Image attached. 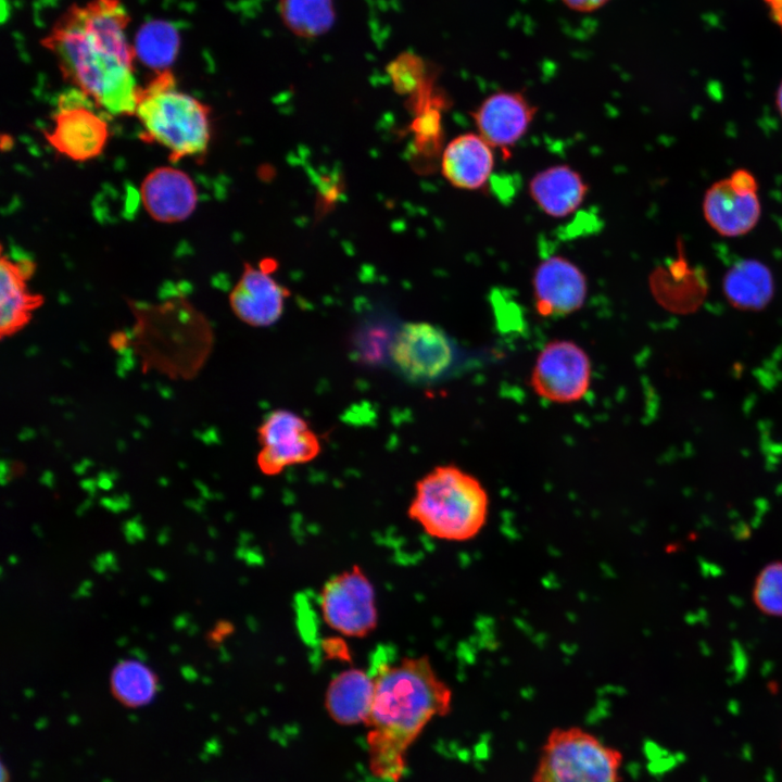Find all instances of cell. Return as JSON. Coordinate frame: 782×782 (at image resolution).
Here are the masks:
<instances>
[{"label":"cell","mask_w":782,"mask_h":782,"mask_svg":"<svg viewBox=\"0 0 782 782\" xmlns=\"http://www.w3.org/2000/svg\"><path fill=\"white\" fill-rule=\"evenodd\" d=\"M129 16L121 0L72 5L42 45L53 52L65 78L106 112L134 114L139 87L135 48L126 38Z\"/></svg>","instance_id":"6da1fadb"},{"label":"cell","mask_w":782,"mask_h":782,"mask_svg":"<svg viewBox=\"0 0 782 782\" xmlns=\"http://www.w3.org/2000/svg\"><path fill=\"white\" fill-rule=\"evenodd\" d=\"M374 698L365 727L368 768L382 782H400L409 747L428 723L452 709L451 688L428 656L380 664L373 674Z\"/></svg>","instance_id":"7a4b0ae2"},{"label":"cell","mask_w":782,"mask_h":782,"mask_svg":"<svg viewBox=\"0 0 782 782\" xmlns=\"http://www.w3.org/2000/svg\"><path fill=\"white\" fill-rule=\"evenodd\" d=\"M489 505L482 483L449 464L434 467L416 482L407 515L432 538L464 542L482 530Z\"/></svg>","instance_id":"3957f363"},{"label":"cell","mask_w":782,"mask_h":782,"mask_svg":"<svg viewBox=\"0 0 782 782\" xmlns=\"http://www.w3.org/2000/svg\"><path fill=\"white\" fill-rule=\"evenodd\" d=\"M134 114L142 125L143 140L166 148L173 162L206 152L210 108L179 91L169 70L157 72L146 87H139Z\"/></svg>","instance_id":"277c9868"},{"label":"cell","mask_w":782,"mask_h":782,"mask_svg":"<svg viewBox=\"0 0 782 782\" xmlns=\"http://www.w3.org/2000/svg\"><path fill=\"white\" fill-rule=\"evenodd\" d=\"M622 754L579 727L553 729L541 746L531 782H621Z\"/></svg>","instance_id":"5b68a950"},{"label":"cell","mask_w":782,"mask_h":782,"mask_svg":"<svg viewBox=\"0 0 782 782\" xmlns=\"http://www.w3.org/2000/svg\"><path fill=\"white\" fill-rule=\"evenodd\" d=\"M319 608L326 625L349 638H365L378 623L374 585L357 565L323 585Z\"/></svg>","instance_id":"8992f818"},{"label":"cell","mask_w":782,"mask_h":782,"mask_svg":"<svg viewBox=\"0 0 782 782\" xmlns=\"http://www.w3.org/2000/svg\"><path fill=\"white\" fill-rule=\"evenodd\" d=\"M592 366L589 355L570 340H553L537 356L530 384L542 399L559 404L581 400L589 391Z\"/></svg>","instance_id":"52a82bcc"},{"label":"cell","mask_w":782,"mask_h":782,"mask_svg":"<svg viewBox=\"0 0 782 782\" xmlns=\"http://www.w3.org/2000/svg\"><path fill=\"white\" fill-rule=\"evenodd\" d=\"M260 470L276 476L287 467L305 464L318 456L320 440L310 424L293 411H272L257 429Z\"/></svg>","instance_id":"ba28073f"},{"label":"cell","mask_w":782,"mask_h":782,"mask_svg":"<svg viewBox=\"0 0 782 782\" xmlns=\"http://www.w3.org/2000/svg\"><path fill=\"white\" fill-rule=\"evenodd\" d=\"M703 214L707 224L722 237H740L752 231L761 215L758 182L744 168L714 182L705 192Z\"/></svg>","instance_id":"9c48e42d"},{"label":"cell","mask_w":782,"mask_h":782,"mask_svg":"<svg viewBox=\"0 0 782 782\" xmlns=\"http://www.w3.org/2000/svg\"><path fill=\"white\" fill-rule=\"evenodd\" d=\"M88 100L81 91L63 94L53 115V125L45 133L46 140L56 152L77 162L100 155L110 137L106 121L87 104Z\"/></svg>","instance_id":"30bf717a"},{"label":"cell","mask_w":782,"mask_h":782,"mask_svg":"<svg viewBox=\"0 0 782 782\" xmlns=\"http://www.w3.org/2000/svg\"><path fill=\"white\" fill-rule=\"evenodd\" d=\"M390 358L401 374L415 381L441 377L454 361L451 339L439 327L427 321H407L391 339Z\"/></svg>","instance_id":"8fae6325"},{"label":"cell","mask_w":782,"mask_h":782,"mask_svg":"<svg viewBox=\"0 0 782 782\" xmlns=\"http://www.w3.org/2000/svg\"><path fill=\"white\" fill-rule=\"evenodd\" d=\"M532 290L540 315L562 317L581 308L586 299L588 282L573 262L562 255H552L535 267Z\"/></svg>","instance_id":"7c38bea8"},{"label":"cell","mask_w":782,"mask_h":782,"mask_svg":"<svg viewBox=\"0 0 782 782\" xmlns=\"http://www.w3.org/2000/svg\"><path fill=\"white\" fill-rule=\"evenodd\" d=\"M272 261L260 265L245 264L229 301L236 316L253 327L276 324L285 311L289 291L272 275Z\"/></svg>","instance_id":"4fadbf2b"},{"label":"cell","mask_w":782,"mask_h":782,"mask_svg":"<svg viewBox=\"0 0 782 782\" xmlns=\"http://www.w3.org/2000/svg\"><path fill=\"white\" fill-rule=\"evenodd\" d=\"M535 108L515 91L488 96L472 112L478 134L492 147L506 150L528 131Z\"/></svg>","instance_id":"5bb4252c"},{"label":"cell","mask_w":782,"mask_h":782,"mask_svg":"<svg viewBox=\"0 0 782 782\" xmlns=\"http://www.w3.org/2000/svg\"><path fill=\"white\" fill-rule=\"evenodd\" d=\"M141 202L148 214L161 223H177L195 210L198 192L185 172L161 166L150 172L140 186Z\"/></svg>","instance_id":"9a60e30c"},{"label":"cell","mask_w":782,"mask_h":782,"mask_svg":"<svg viewBox=\"0 0 782 782\" xmlns=\"http://www.w3.org/2000/svg\"><path fill=\"white\" fill-rule=\"evenodd\" d=\"M493 167V148L475 133L453 138L441 157L442 175L452 186L463 190L484 187L492 176Z\"/></svg>","instance_id":"2e32d148"},{"label":"cell","mask_w":782,"mask_h":782,"mask_svg":"<svg viewBox=\"0 0 782 782\" xmlns=\"http://www.w3.org/2000/svg\"><path fill=\"white\" fill-rule=\"evenodd\" d=\"M588 185L569 165L558 164L538 172L529 181V194L546 215L562 218L583 203Z\"/></svg>","instance_id":"e0dca14e"},{"label":"cell","mask_w":782,"mask_h":782,"mask_svg":"<svg viewBox=\"0 0 782 782\" xmlns=\"http://www.w3.org/2000/svg\"><path fill=\"white\" fill-rule=\"evenodd\" d=\"M375 682L373 674L358 668L341 671L329 682L325 708L340 726L366 724L369 717Z\"/></svg>","instance_id":"ac0fdd59"},{"label":"cell","mask_w":782,"mask_h":782,"mask_svg":"<svg viewBox=\"0 0 782 782\" xmlns=\"http://www.w3.org/2000/svg\"><path fill=\"white\" fill-rule=\"evenodd\" d=\"M34 272L29 260H12L2 255L0 266V321L2 335L11 333L22 326L40 298L31 294L26 280Z\"/></svg>","instance_id":"d6986e66"},{"label":"cell","mask_w":782,"mask_h":782,"mask_svg":"<svg viewBox=\"0 0 782 782\" xmlns=\"http://www.w3.org/2000/svg\"><path fill=\"white\" fill-rule=\"evenodd\" d=\"M722 289L733 306L740 310L759 311L772 299V274L760 261L741 260L726 273Z\"/></svg>","instance_id":"ffe728a7"},{"label":"cell","mask_w":782,"mask_h":782,"mask_svg":"<svg viewBox=\"0 0 782 782\" xmlns=\"http://www.w3.org/2000/svg\"><path fill=\"white\" fill-rule=\"evenodd\" d=\"M277 12L283 27L304 40L327 35L337 21L336 0H278Z\"/></svg>","instance_id":"44dd1931"},{"label":"cell","mask_w":782,"mask_h":782,"mask_svg":"<svg viewBox=\"0 0 782 782\" xmlns=\"http://www.w3.org/2000/svg\"><path fill=\"white\" fill-rule=\"evenodd\" d=\"M111 684L114 696L129 707L149 704L156 693L154 673L136 660L117 664L112 672Z\"/></svg>","instance_id":"7402d4cb"},{"label":"cell","mask_w":782,"mask_h":782,"mask_svg":"<svg viewBox=\"0 0 782 782\" xmlns=\"http://www.w3.org/2000/svg\"><path fill=\"white\" fill-rule=\"evenodd\" d=\"M175 28L164 22L144 25L137 36L136 55L149 67L162 72L174 61L178 50Z\"/></svg>","instance_id":"603a6c76"},{"label":"cell","mask_w":782,"mask_h":782,"mask_svg":"<svg viewBox=\"0 0 782 782\" xmlns=\"http://www.w3.org/2000/svg\"><path fill=\"white\" fill-rule=\"evenodd\" d=\"M387 73L393 88L401 94H416L430 80L427 63L417 53L406 51L392 59Z\"/></svg>","instance_id":"cb8c5ba5"},{"label":"cell","mask_w":782,"mask_h":782,"mask_svg":"<svg viewBox=\"0 0 782 782\" xmlns=\"http://www.w3.org/2000/svg\"><path fill=\"white\" fill-rule=\"evenodd\" d=\"M753 597L762 613L782 617V562L772 563L761 570Z\"/></svg>","instance_id":"d4e9b609"},{"label":"cell","mask_w":782,"mask_h":782,"mask_svg":"<svg viewBox=\"0 0 782 782\" xmlns=\"http://www.w3.org/2000/svg\"><path fill=\"white\" fill-rule=\"evenodd\" d=\"M569 8L582 11V12H589L593 11L595 9L601 8L604 5L608 0H563Z\"/></svg>","instance_id":"484cf974"},{"label":"cell","mask_w":782,"mask_h":782,"mask_svg":"<svg viewBox=\"0 0 782 782\" xmlns=\"http://www.w3.org/2000/svg\"><path fill=\"white\" fill-rule=\"evenodd\" d=\"M769 5L773 20L782 28V0H765Z\"/></svg>","instance_id":"4316f807"},{"label":"cell","mask_w":782,"mask_h":782,"mask_svg":"<svg viewBox=\"0 0 782 782\" xmlns=\"http://www.w3.org/2000/svg\"><path fill=\"white\" fill-rule=\"evenodd\" d=\"M775 105H777V109H778V111H779V113H780V115H781V117H782V83L780 84V86H779V88H778V91H777Z\"/></svg>","instance_id":"83f0119b"}]
</instances>
